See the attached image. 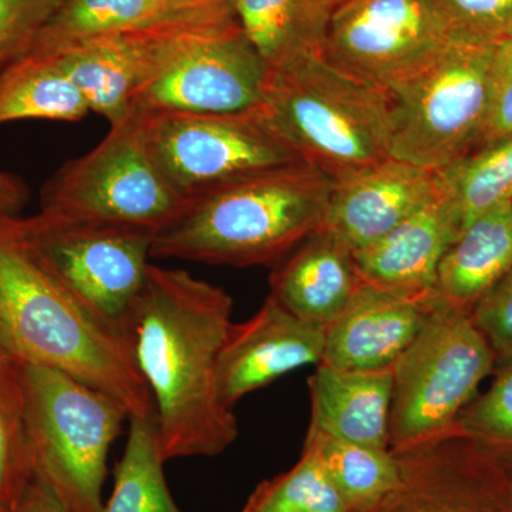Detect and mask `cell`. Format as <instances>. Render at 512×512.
<instances>
[{"label": "cell", "instance_id": "1", "mask_svg": "<svg viewBox=\"0 0 512 512\" xmlns=\"http://www.w3.org/2000/svg\"><path fill=\"white\" fill-rule=\"evenodd\" d=\"M232 308L221 286L185 269L151 264L128 339L153 397L165 461L220 456L238 439L237 416L222 403L217 387Z\"/></svg>", "mask_w": 512, "mask_h": 512}, {"label": "cell", "instance_id": "2", "mask_svg": "<svg viewBox=\"0 0 512 512\" xmlns=\"http://www.w3.org/2000/svg\"><path fill=\"white\" fill-rule=\"evenodd\" d=\"M0 342L20 362L53 367L96 387L133 417H154V402L130 342L104 325L40 264L0 212Z\"/></svg>", "mask_w": 512, "mask_h": 512}, {"label": "cell", "instance_id": "3", "mask_svg": "<svg viewBox=\"0 0 512 512\" xmlns=\"http://www.w3.org/2000/svg\"><path fill=\"white\" fill-rule=\"evenodd\" d=\"M332 178L311 164L272 168L195 198L154 237L151 256L200 264L275 266L322 227Z\"/></svg>", "mask_w": 512, "mask_h": 512}, {"label": "cell", "instance_id": "4", "mask_svg": "<svg viewBox=\"0 0 512 512\" xmlns=\"http://www.w3.org/2000/svg\"><path fill=\"white\" fill-rule=\"evenodd\" d=\"M259 111L303 163L333 183L390 158L387 93L340 72L320 52L271 69Z\"/></svg>", "mask_w": 512, "mask_h": 512}, {"label": "cell", "instance_id": "5", "mask_svg": "<svg viewBox=\"0 0 512 512\" xmlns=\"http://www.w3.org/2000/svg\"><path fill=\"white\" fill-rule=\"evenodd\" d=\"M35 474L66 512H103L111 444L130 414L96 387L53 367L23 363Z\"/></svg>", "mask_w": 512, "mask_h": 512}, {"label": "cell", "instance_id": "6", "mask_svg": "<svg viewBox=\"0 0 512 512\" xmlns=\"http://www.w3.org/2000/svg\"><path fill=\"white\" fill-rule=\"evenodd\" d=\"M160 170L144 136L143 116L128 111L89 153L69 161L42 190L40 212L160 234L191 205Z\"/></svg>", "mask_w": 512, "mask_h": 512}, {"label": "cell", "instance_id": "7", "mask_svg": "<svg viewBox=\"0 0 512 512\" xmlns=\"http://www.w3.org/2000/svg\"><path fill=\"white\" fill-rule=\"evenodd\" d=\"M494 49L457 40L436 62L387 90L390 158L439 173L481 146Z\"/></svg>", "mask_w": 512, "mask_h": 512}, {"label": "cell", "instance_id": "8", "mask_svg": "<svg viewBox=\"0 0 512 512\" xmlns=\"http://www.w3.org/2000/svg\"><path fill=\"white\" fill-rule=\"evenodd\" d=\"M495 366L494 350L471 313L440 301L393 365L390 450H409L454 433L458 414Z\"/></svg>", "mask_w": 512, "mask_h": 512}, {"label": "cell", "instance_id": "9", "mask_svg": "<svg viewBox=\"0 0 512 512\" xmlns=\"http://www.w3.org/2000/svg\"><path fill=\"white\" fill-rule=\"evenodd\" d=\"M16 225L40 264L104 325L128 339L156 235L40 211L29 218L16 215Z\"/></svg>", "mask_w": 512, "mask_h": 512}, {"label": "cell", "instance_id": "10", "mask_svg": "<svg viewBox=\"0 0 512 512\" xmlns=\"http://www.w3.org/2000/svg\"><path fill=\"white\" fill-rule=\"evenodd\" d=\"M138 113L158 167L190 201L262 171L303 163L259 109L239 114Z\"/></svg>", "mask_w": 512, "mask_h": 512}, {"label": "cell", "instance_id": "11", "mask_svg": "<svg viewBox=\"0 0 512 512\" xmlns=\"http://www.w3.org/2000/svg\"><path fill=\"white\" fill-rule=\"evenodd\" d=\"M234 6L192 8L148 28L72 43L53 55L82 92L90 113L111 124L127 116L141 89L174 66L205 32L234 22Z\"/></svg>", "mask_w": 512, "mask_h": 512}, {"label": "cell", "instance_id": "12", "mask_svg": "<svg viewBox=\"0 0 512 512\" xmlns=\"http://www.w3.org/2000/svg\"><path fill=\"white\" fill-rule=\"evenodd\" d=\"M454 42L433 0H348L330 13L320 55L387 92L436 62Z\"/></svg>", "mask_w": 512, "mask_h": 512}, {"label": "cell", "instance_id": "13", "mask_svg": "<svg viewBox=\"0 0 512 512\" xmlns=\"http://www.w3.org/2000/svg\"><path fill=\"white\" fill-rule=\"evenodd\" d=\"M269 73L271 67L234 20L205 32L174 66L134 96L130 110L249 113L264 103Z\"/></svg>", "mask_w": 512, "mask_h": 512}, {"label": "cell", "instance_id": "14", "mask_svg": "<svg viewBox=\"0 0 512 512\" xmlns=\"http://www.w3.org/2000/svg\"><path fill=\"white\" fill-rule=\"evenodd\" d=\"M394 453L402 485L380 512H511L512 454L457 431Z\"/></svg>", "mask_w": 512, "mask_h": 512}, {"label": "cell", "instance_id": "15", "mask_svg": "<svg viewBox=\"0 0 512 512\" xmlns=\"http://www.w3.org/2000/svg\"><path fill=\"white\" fill-rule=\"evenodd\" d=\"M325 326L289 312L269 293L254 316L232 323L218 357L217 387L222 403L239 400L306 365H319L325 353Z\"/></svg>", "mask_w": 512, "mask_h": 512}, {"label": "cell", "instance_id": "16", "mask_svg": "<svg viewBox=\"0 0 512 512\" xmlns=\"http://www.w3.org/2000/svg\"><path fill=\"white\" fill-rule=\"evenodd\" d=\"M443 195L439 173L387 158L333 185L322 227L353 251L369 247Z\"/></svg>", "mask_w": 512, "mask_h": 512}, {"label": "cell", "instance_id": "17", "mask_svg": "<svg viewBox=\"0 0 512 512\" xmlns=\"http://www.w3.org/2000/svg\"><path fill=\"white\" fill-rule=\"evenodd\" d=\"M439 303L436 292L404 295L363 282L326 326L322 362L349 370L392 369Z\"/></svg>", "mask_w": 512, "mask_h": 512}, {"label": "cell", "instance_id": "18", "mask_svg": "<svg viewBox=\"0 0 512 512\" xmlns=\"http://www.w3.org/2000/svg\"><path fill=\"white\" fill-rule=\"evenodd\" d=\"M271 295L306 322L328 326L363 284L355 251L319 228L274 266Z\"/></svg>", "mask_w": 512, "mask_h": 512}, {"label": "cell", "instance_id": "19", "mask_svg": "<svg viewBox=\"0 0 512 512\" xmlns=\"http://www.w3.org/2000/svg\"><path fill=\"white\" fill-rule=\"evenodd\" d=\"M458 237L446 198L424 208L379 241L355 252L366 284L404 295L434 292L441 261Z\"/></svg>", "mask_w": 512, "mask_h": 512}, {"label": "cell", "instance_id": "20", "mask_svg": "<svg viewBox=\"0 0 512 512\" xmlns=\"http://www.w3.org/2000/svg\"><path fill=\"white\" fill-rule=\"evenodd\" d=\"M309 429L333 439L390 448L393 367L349 370L319 363L308 379Z\"/></svg>", "mask_w": 512, "mask_h": 512}, {"label": "cell", "instance_id": "21", "mask_svg": "<svg viewBox=\"0 0 512 512\" xmlns=\"http://www.w3.org/2000/svg\"><path fill=\"white\" fill-rule=\"evenodd\" d=\"M512 268V202L485 212L451 244L437 274V298L473 312Z\"/></svg>", "mask_w": 512, "mask_h": 512}, {"label": "cell", "instance_id": "22", "mask_svg": "<svg viewBox=\"0 0 512 512\" xmlns=\"http://www.w3.org/2000/svg\"><path fill=\"white\" fill-rule=\"evenodd\" d=\"M234 10L249 42L271 69L320 52L332 13L325 0H234Z\"/></svg>", "mask_w": 512, "mask_h": 512}, {"label": "cell", "instance_id": "23", "mask_svg": "<svg viewBox=\"0 0 512 512\" xmlns=\"http://www.w3.org/2000/svg\"><path fill=\"white\" fill-rule=\"evenodd\" d=\"M82 92L53 55L30 53L0 73V126L18 120L80 121Z\"/></svg>", "mask_w": 512, "mask_h": 512}, {"label": "cell", "instance_id": "24", "mask_svg": "<svg viewBox=\"0 0 512 512\" xmlns=\"http://www.w3.org/2000/svg\"><path fill=\"white\" fill-rule=\"evenodd\" d=\"M303 446L313 448L329 477L355 512H380L402 485L399 457L390 448L333 439L313 429Z\"/></svg>", "mask_w": 512, "mask_h": 512}, {"label": "cell", "instance_id": "25", "mask_svg": "<svg viewBox=\"0 0 512 512\" xmlns=\"http://www.w3.org/2000/svg\"><path fill=\"white\" fill-rule=\"evenodd\" d=\"M190 9L171 0H64L30 53H52L93 37L148 28Z\"/></svg>", "mask_w": 512, "mask_h": 512}, {"label": "cell", "instance_id": "26", "mask_svg": "<svg viewBox=\"0 0 512 512\" xmlns=\"http://www.w3.org/2000/svg\"><path fill=\"white\" fill-rule=\"evenodd\" d=\"M439 177L460 235L485 212L512 202V134L477 148Z\"/></svg>", "mask_w": 512, "mask_h": 512}, {"label": "cell", "instance_id": "27", "mask_svg": "<svg viewBox=\"0 0 512 512\" xmlns=\"http://www.w3.org/2000/svg\"><path fill=\"white\" fill-rule=\"evenodd\" d=\"M154 417H133L103 512H181L168 490Z\"/></svg>", "mask_w": 512, "mask_h": 512}, {"label": "cell", "instance_id": "28", "mask_svg": "<svg viewBox=\"0 0 512 512\" xmlns=\"http://www.w3.org/2000/svg\"><path fill=\"white\" fill-rule=\"evenodd\" d=\"M35 476L28 424L22 362L0 353V505L10 511Z\"/></svg>", "mask_w": 512, "mask_h": 512}, {"label": "cell", "instance_id": "29", "mask_svg": "<svg viewBox=\"0 0 512 512\" xmlns=\"http://www.w3.org/2000/svg\"><path fill=\"white\" fill-rule=\"evenodd\" d=\"M242 512H355L338 490L316 451L303 446L298 463L262 481Z\"/></svg>", "mask_w": 512, "mask_h": 512}, {"label": "cell", "instance_id": "30", "mask_svg": "<svg viewBox=\"0 0 512 512\" xmlns=\"http://www.w3.org/2000/svg\"><path fill=\"white\" fill-rule=\"evenodd\" d=\"M494 375L490 389L458 414L456 431L485 447L512 454V360L495 366Z\"/></svg>", "mask_w": 512, "mask_h": 512}, {"label": "cell", "instance_id": "31", "mask_svg": "<svg viewBox=\"0 0 512 512\" xmlns=\"http://www.w3.org/2000/svg\"><path fill=\"white\" fill-rule=\"evenodd\" d=\"M461 42L498 46L512 39V0H433Z\"/></svg>", "mask_w": 512, "mask_h": 512}, {"label": "cell", "instance_id": "32", "mask_svg": "<svg viewBox=\"0 0 512 512\" xmlns=\"http://www.w3.org/2000/svg\"><path fill=\"white\" fill-rule=\"evenodd\" d=\"M64 0H0V73L32 52Z\"/></svg>", "mask_w": 512, "mask_h": 512}, {"label": "cell", "instance_id": "33", "mask_svg": "<svg viewBox=\"0 0 512 512\" xmlns=\"http://www.w3.org/2000/svg\"><path fill=\"white\" fill-rule=\"evenodd\" d=\"M490 343L497 365L512 360V268L471 312Z\"/></svg>", "mask_w": 512, "mask_h": 512}, {"label": "cell", "instance_id": "34", "mask_svg": "<svg viewBox=\"0 0 512 512\" xmlns=\"http://www.w3.org/2000/svg\"><path fill=\"white\" fill-rule=\"evenodd\" d=\"M510 134H512V39L505 40L494 49L493 64H491L490 106H488L481 146Z\"/></svg>", "mask_w": 512, "mask_h": 512}, {"label": "cell", "instance_id": "35", "mask_svg": "<svg viewBox=\"0 0 512 512\" xmlns=\"http://www.w3.org/2000/svg\"><path fill=\"white\" fill-rule=\"evenodd\" d=\"M9 512H66L55 495L39 477L32 480L23 491L22 497Z\"/></svg>", "mask_w": 512, "mask_h": 512}, {"label": "cell", "instance_id": "36", "mask_svg": "<svg viewBox=\"0 0 512 512\" xmlns=\"http://www.w3.org/2000/svg\"><path fill=\"white\" fill-rule=\"evenodd\" d=\"M29 191L20 178L0 170V212L18 215L28 201Z\"/></svg>", "mask_w": 512, "mask_h": 512}, {"label": "cell", "instance_id": "37", "mask_svg": "<svg viewBox=\"0 0 512 512\" xmlns=\"http://www.w3.org/2000/svg\"><path fill=\"white\" fill-rule=\"evenodd\" d=\"M178 8H194V6H214V5H227L234 0H171Z\"/></svg>", "mask_w": 512, "mask_h": 512}, {"label": "cell", "instance_id": "38", "mask_svg": "<svg viewBox=\"0 0 512 512\" xmlns=\"http://www.w3.org/2000/svg\"><path fill=\"white\" fill-rule=\"evenodd\" d=\"M325 2H326V5L329 6L330 10H332V12H333V9L338 8L339 5H342V3L348 2V0H325Z\"/></svg>", "mask_w": 512, "mask_h": 512}, {"label": "cell", "instance_id": "39", "mask_svg": "<svg viewBox=\"0 0 512 512\" xmlns=\"http://www.w3.org/2000/svg\"><path fill=\"white\" fill-rule=\"evenodd\" d=\"M8 352L5 348H3L2 342H0V353Z\"/></svg>", "mask_w": 512, "mask_h": 512}, {"label": "cell", "instance_id": "40", "mask_svg": "<svg viewBox=\"0 0 512 512\" xmlns=\"http://www.w3.org/2000/svg\"><path fill=\"white\" fill-rule=\"evenodd\" d=\"M0 512H9L3 505H0Z\"/></svg>", "mask_w": 512, "mask_h": 512}, {"label": "cell", "instance_id": "41", "mask_svg": "<svg viewBox=\"0 0 512 512\" xmlns=\"http://www.w3.org/2000/svg\"><path fill=\"white\" fill-rule=\"evenodd\" d=\"M511 512H512V495H511Z\"/></svg>", "mask_w": 512, "mask_h": 512}]
</instances>
